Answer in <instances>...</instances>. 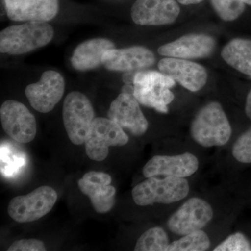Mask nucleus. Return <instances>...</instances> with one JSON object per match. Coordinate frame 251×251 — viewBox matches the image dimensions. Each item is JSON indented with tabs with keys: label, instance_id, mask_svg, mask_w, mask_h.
Returning a JSON list of instances; mask_svg holds the SVG:
<instances>
[{
	"label": "nucleus",
	"instance_id": "1",
	"mask_svg": "<svg viewBox=\"0 0 251 251\" xmlns=\"http://www.w3.org/2000/svg\"><path fill=\"white\" fill-rule=\"evenodd\" d=\"M54 34L48 22L28 21L9 26L0 33V52L12 55L27 53L48 45Z\"/></svg>",
	"mask_w": 251,
	"mask_h": 251
},
{
	"label": "nucleus",
	"instance_id": "2",
	"mask_svg": "<svg viewBox=\"0 0 251 251\" xmlns=\"http://www.w3.org/2000/svg\"><path fill=\"white\" fill-rule=\"evenodd\" d=\"M191 134L204 148L221 147L228 143L232 128L221 104L210 102L199 110L191 124Z\"/></svg>",
	"mask_w": 251,
	"mask_h": 251
},
{
	"label": "nucleus",
	"instance_id": "3",
	"mask_svg": "<svg viewBox=\"0 0 251 251\" xmlns=\"http://www.w3.org/2000/svg\"><path fill=\"white\" fill-rule=\"evenodd\" d=\"M133 96L145 106L161 113L168 112V105L174 100L171 89L175 80L161 72L143 71L136 73L133 80Z\"/></svg>",
	"mask_w": 251,
	"mask_h": 251
},
{
	"label": "nucleus",
	"instance_id": "4",
	"mask_svg": "<svg viewBox=\"0 0 251 251\" xmlns=\"http://www.w3.org/2000/svg\"><path fill=\"white\" fill-rule=\"evenodd\" d=\"M189 191V184L185 178L155 176L135 186L132 190V196L138 206L172 204L184 199Z\"/></svg>",
	"mask_w": 251,
	"mask_h": 251
},
{
	"label": "nucleus",
	"instance_id": "5",
	"mask_svg": "<svg viewBox=\"0 0 251 251\" xmlns=\"http://www.w3.org/2000/svg\"><path fill=\"white\" fill-rule=\"evenodd\" d=\"M63 122L69 140L75 145L85 144L95 113L90 99L85 94L74 91L70 92L63 104Z\"/></svg>",
	"mask_w": 251,
	"mask_h": 251
},
{
	"label": "nucleus",
	"instance_id": "6",
	"mask_svg": "<svg viewBox=\"0 0 251 251\" xmlns=\"http://www.w3.org/2000/svg\"><path fill=\"white\" fill-rule=\"evenodd\" d=\"M128 142V137L116 122L110 119H94L86 136V153L90 159L102 161L107 158L109 147H122Z\"/></svg>",
	"mask_w": 251,
	"mask_h": 251
},
{
	"label": "nucleus",
	"instance_id": "7",
	"mask_svg": "<svg viewBox=\"0 0 251 251\" xmlns=\"http://www.w3.org/2000/svg\"><path fill=\"white\" fill-rule=\"evenodd\" d=\"M57 200L53 188L41 186L26 196L13 198L8 206V214L16 222H33L49 214Z\"/></svg>",
	"mask_w": 251,
	"mask_h": 251
},
{
	"label": "nucleus",
	"instance_id": "8",
	"mask_svg": "<svg viewBox=\"0 0 251 251\" xmlns=\"http://www.w3.org/2000/svg\"><path fill=\"white\" fill-rule=\"evenodd\" d=\"M214 211L209 203L199 198L185 202L168 221V227L178 236L201 230L212 220Z\"/></svg>",
	"mask_w": 251,
	"mask_h": 251
},
{
	"label": "nucleus",
	"instance_id": "9",
	"mask_svg": "<svg viewBox=\"0 0 251 251\" xmlns=\"http://www.w3.org/2000/svg\"><path fill=\"white\" fill-rule=\"evenodd\" d=\"M0 120L5 133L18 143H30L35 138V117L21 102L8 100L1 104Z\"/></svg>",
	"mask_w": 251,
	"mask_h": 251
},
{
	"label": "nucleus",
	"instance_id": "10",
	"mask_svg": "<svg viewBox=\"0 0 251 251\" xmlns=\"http://www.w3.org/2000/svg\"><path fill=\"white\" fill-rule=\"evenodd\" d=\"M65 81L59 73L49 70L43 73L40 80L26 87L25 93L32 108L41 113L53 110L62 99Z\"/></svg>",
	"mask_w": 251,
	"mask_h": 251
},
{
	"label": "nucleus",
	"instance_id": "11",
	"mask_svg": "<svg viewBox=\"0 0 251 251\" xmlns=\"http://www.w3.org/2000/svg\"><path fill=\"white\" fill-rule=\"evenodd\" d=\"M180 11L176 0H135L130 16L138 25H165L174 23Z\"/></svg>",
	"mask_w": 251,
	"mask_h": 251
},
{
	"label": "nucleus",
	"instance_id": "12",
	"mask_svg": "<svg viewBox=\"0 0 251 251\" xmlns=\"http://www.w3.org/2000/svg\"><path fill=\"white\" fill-rule=\"evenodd\" d=\"M6 16L15 22H49L58 15L61 0H1Z\"/></svg>",
	"mask_w": 251,
	"mask_h": 251
},
{
	"label": "nucleus",
	"instance_id": "13",
	"mask_svg": "<svg viewBox=\"0 0 251 251\" xmlns=\"http://www.w3.org/2000/svg\"><path fill=\"white\" fill-rule=\"evenodd\" d=\"M133 94L122 92L110 104L109 119L135 136L146 133L149 123Z\"/></svg>",
	"mask_w": 251,
	"mask_h": 251
},
{
	"label": "nucleus",
	"instance_id": "14",
	"mask_svg": "<svg viewBox=\"0 0 251 251\" xmlns=\"http://www.w3.org/2000/svg\"><path fill=\"white\" fill-rule=\"evenodd\" d=\"M199 161L193 153L186 152L175 156H154L143 169L146 178L155 176L186 178L197 172Z\"/></svg>",
	"mask_w": 251,
	"mask_h": 251
},
{
	"label": "nucleus",
	"instance_id": "15",
	"mask_svg": "<svg viewBox=\"0 0 251 251\" xmlns=\"http://www.w3.org/2000/svg\"><path fill=\"white\" fill-rule=\"evenodd\" d=\"M158 67L160 72L172 77L191 92L201 90L207 81L208 74L205 68L188 59L166 57L158 62Z\"/></svg>",
	"mask_w": 251,
	"mask_h": 251
},
{
	"label": "nucleus",
	"instance_id": "16",
	"mask_svg": "<svg viewBox=\"0 0 251 251\" xmlns=\"http://www.w3.org/2000/svg\"><path fill=\"white\" fill-rule=\"evenodd\" d=\"M110 175L103 172L90 171L78 181L81 192L90 198L92 205L97 212L105 214L115 205V187L110 186Z\"/></svg>",
	"mask_w": 251,
	"mask_h": 251
},
{
	"label": "nucleus",
	"instance_id": "17",
	"mask_svg": "<svg viewBox=\"0 0 251 251\" xmlns=\"http://www.w3.org/2000/svg\"><path fill=\"white\" fill-rule=\"evenodd\" d=\"M216 49L212 36L202 34H188L173 42L160 46L158 52L162 56L184 59L209 57Z\"/></svg>",
	"mask_w": 251,
	"mask_h": 251
},
{
	"label": "nucleus",
	"instance_id": "18",
	"mask_svg": "<svg viewBox=\"0 0 251 251\" xmlns=\"http://www.w3.org/2000/svg\"><path fill=\"white\" fill-rule=\"evenodd\" d=\"M156 62L154 54L143 46L112 49L103 54L104 67L111 72H128L151 67Z\"/></svg>",
	"mask_w": 251,
	"mask_h": 251
},
{
	"label": "nucleus",
	"instance_id": "19",
	"mask_svg": "<svg viewBox=\"0 0 251 251\" xmlns=\"http://www.w3.org/2000/svg\"><path fill=\"white\" fill-rule=\"evenodd\" d=\"M115 49V44L109 39L96 38L84 41L73 53L72 67L79 72L93 70L103 64V54L109 50Z\"/></svg>",
	"mask_w": 251,
	"mask_h": 251
},
{
	"label": "nucleus",
	"instance_id": "20",
	"mask_svg": "<svg viewBox=\"0 0 251 251\" xmlns=\"http://www.w3.org/2000/svg\"><path fill=\"white\" fill-rule=\"evenodd\" d=\"M221 57L230 67L251 77V39H232L223 49Z\"/></svg>",
	"mask_w": 251,
	"mask_h": 251
},
{
	"label": "nucleus",
	"instance_id": "21",
	"mask_svg": "<svg viewBox=\"0 0 251 251\" xmlns=\"http://www.w3.org/2000/svg\"><path fill=\"white\" fill-rule=\"evenodd\" d=\"M169 238L166 231L160 227L150 228L144 232L137 241L135 251H166Z\"/></svg>",
	"mask_w": 251,
	"mask_h": 251
},
{
	"label": "nucleus",
	"instance_id": "22",
	"mask_svg": "<svg viewBox=\"0 0 251 251\" xmlns=\"http://www.w3.org/2000/svg\"><path fill=\"white\" fill-rule=\"evenodd\" d=\"M210 247L209 237L201 229L182 236L171 243L166 251H207Z\"/></svg>",
	"mask_w": 251,
	"mask_h": 251
},
{
	"label": "nucleus",
	"instance_id": "23",
	"mask_svg": "<svg viewBox=\"0 0 251 251\" xmlns=\"http://www.w3.org/2000/svg\"><path fill=\"white\" fill-rule=\"evenodd\" d=\"M216 14L225 21H233L240 17L246 9L243 0H210Z\"/></svg>",
	"mask_w": 251,
	"mask_h": 251
},
{
	"label": "nucleus",
	"instance_id": "24",
	"mask_svg": "<svg viewBox=\"0 0 251 251\" xmlns=\"http://www.w3.org/2000/svg\"><path fill=\"white\" fill-rule=\"evenodd\" d=\"M232 153L237 161L251 163V128L238 138L233 145Z\"/></svg>",
	"mask_w": 251,
	"mask_h": 251
},
{
	"label": "nucleus",
	"instance_id": "25",
	"mask_svg": "<svg viewBox=\"0 0 251 251\" xmlns=\"http://www.w3.org/2000/svg\"><path fill=\"white\" fill-rule=\"evenodd\" d=\"M213 251H251V244L244 234L237 232L229 236Z\"/></svg>",
	"mask_w": 251,
	"mask_h": 251
},
{
	"label": "nucleus",
	"instance_id": "26",
	"mask_svg": "<svg viewBox=\"0 0 251 251\" xmlns=\"http://www.w3.org/2000/svg\"><path fill=\"white\" fill-rule=\"evenodd\" d=\"M8 251H45L46 249L42 241L35 239H21L16 241L10 246Z\"/></svg>",
	"mask_w": 251,
	"mask_h": 251
},
{
	"label": "nucleus",
	"instance_id": "27",
	"mask_svg": "<svg viewBox=\"0 0 251 251\" xmlns=\"http://www.w3.org/2000/svg\"><path fill=\"white\" fill-rule=\"evenodd\" d=\"M245 112L247 117L251 121V90L248 94L247 101H246Z\"/></svg>",
	"mask_w": 251,
	"mask_h": 251
},
{
	"label": "nucleus",
	"instance_id": "28",
	"mask_svg": "<svg viewBox=\"0 0 251 251\" xmlns=\"http://www.w3.org/2000/svg\"><path fill=\"white\" fill-rule=\"evenodd\" d=\"M176 1H177L179 4L188 6V5L200 4V3L202 2L203 0H176Z\"/></svg>",
	"mask_w": 251,
	"mask_h": 251
},
{
	"label": "nucleus",
	"instance_id": "29",
	"mask_svg": "<svg viewBox=\"0 0 251 251\" xmlns=\"http://www.w3.org/2000/svg\"><path fill=\"white\" fill-rule=\"evenodd\" d=\"M244 3L247 5H250L251 6V0H243Z\"/></svg>",
	"mask_w": 251,
	"mask_h": 251
}]
</instances>
